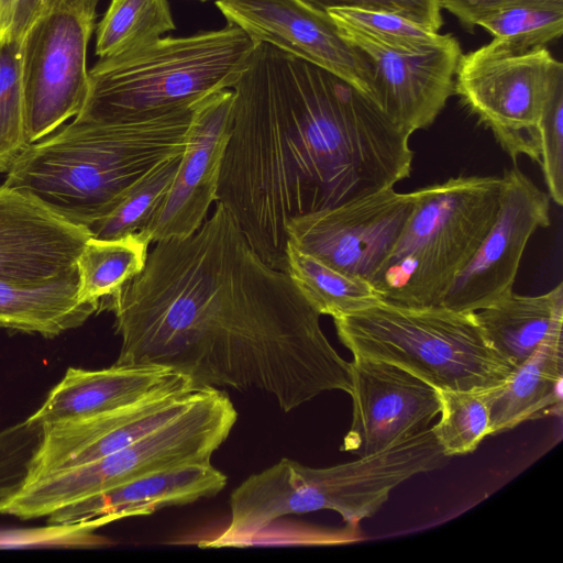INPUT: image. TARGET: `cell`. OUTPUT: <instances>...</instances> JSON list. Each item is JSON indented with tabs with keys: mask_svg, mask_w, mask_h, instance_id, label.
<instances>
[{
	"mask_svg": "<svg viewBox=\"0 0 563 563\" xmlns=\"http://www.w3.org/2000/svg\"><path fill=\"white\" fill-rule=\"evenodd\" d=\"M217 202L249 246L285 271L290 219L394 188L409 177L411 134L345 79L257 43L232 88Z\"/></svg>",
	"mask_w": 563,
	"mask_h": 563,
	"instance_id": "6da1fadb",
	"label": "cell"
},
{
	"mask_svg": "<svg viewBox=\"0 0 563 563\" xmlns=\"http://www.w3.org/2000/svg\"><path fill=\"white\" fill-rule=\"evenodd\" d=\"M285 271L243 234L209 316L166 362L194 387L258 389L289 412L324 391H351V363Z\"/></svg>",
	"mask_w": 563,
	"mask_h": 563,
	"instance_id": "7a4b0ae2",
	"label": "cell"
},
{
	"mask_svg": "<svg viewBox=\"0 0 563 563\" xmlns=\"http://www.w3.org/2000/svg\"><path fill=\"white\" fill-rule=\"evenodd\" d=\"M197 103L121 120L73 119L29 144L3 185L88 229L125 187L162 161L184 154Z\"/></svg>",
	"mask_w": 563,
	"mask_h": 563,
	"instance_id": "3957f363",
	"label": "cell"
},
{
	"mask_svg": "<svg viewBox=\"0 0 563 563\" xmlns=\"http://www.w3.org/2000/svg\"><path fill=\"white\" fill-rule=\"evenodd\" d=\"M241 236L217 202L194 234L155 242L142 271L100 301L121 338L117 364L165 366L211 312Z\"/></svg>",
	"mask_w": 563,
	"mask_h": 563,
	"instance_id": "277c9868",
	"label": "cell"
},
{
	"mask_svg": "<svg viewBox=\"0 0 563 563\" xmlns=\"http://www.w3.org/2000/svg\"><path fill=\"white\" fill-rule=\"evenodd\" d=\"M257 43L232 24L186 37L158 38L100 58L89 70L85 104L74 118L111 121L195 104L231 89Z\"/></svg>",
	"mask_w": 563,
	"mask_h": 563,
	"instance_id": "5b68a950",
	"label": "cell"
},
{
	"mask_svg": "<svg viewBox=\"0 0 563 563\" xmlns=\"http://www.w3.org/2000/svg\"><path fill=\"white\" fill-rule=\"evenodd\" d=\"M500 192L498 176L451 177L417 190L412 213L371 282L382 301L441 306L489 231Z\"/></svg>",
	"mask_w": 563,
	"mask_h": 563,
	"instance_id": "8992f818",
	"label": "cell"
},
{
	"mask_svg": "<svg viewBox=\"0 0 563 563\" xmlns=\"http://www.w3.org/2000/svg\"><path fill=\"white\" fill-rule=\"evenodd\" d=\"M333 320L354 357L397 365L438 390L490 391L516 369L489 346L474 312L379 301Z\"/></svg>",
	"mask_w": 563,
	"mask_h": 563,
	"instance_id": "52a82bcc",
	"label": "cell"
},
{
	"mask_svg": "<svg viewBox=\"0 0 563 563\" xmlns=\"http://www.w3.org/2000/svg\"><path fill=\"white\" fill-rule=\"evenodd\" d=\"M236 419V409L224 390L200 387L184 412L131 444L78 467L1 487L0 515L24 520L48 517L137 477L210 464Z\"/></svg>",
	"mask_w": 563,
	"mask_h": 563,
	"instance_id": "ba28073f",
	"label": "cell"
},
{
	"mask_svg": "<svg viewBox=\"0 0 563 563\" xmlns=\"http://www.w3.org/2000/svg\"><path fill=\"white\" fill-rule=\"evenodd\" d=\"M563 65L545 47L510 52L493 41L461 56L454 93L516 162L540 163L538 125Z\"/></svg>",
	"mask_w": 563,
	"mask_h": 563,
	"instance_id": "9c48e42d",
	"label": "cell"
},
{
	"mask_svg": "<svg viewBox=\"0 0 563 563\" xmlns=\"http://www.w3.org/2000/svg\"><path fill=\"white\" fill-rule=\"evenodd\" d=\"M99 0H51L25 33L21 73L26 143L52 134L82 109L87 48Z\"/></svg>",
	"mask_w": 563,
	"mask_h": 563,
	"instance_id": "30bf717a",
	"label": "cell"
},
{
	"mask_svg": "<svg viewBox=\"0 0 563 563\" xmlns=\"http://www.w3.org/2000/svg\"><path fill=\"white\" fill-rule=\"evenodd\" d=\"M417 194L383 189L292 218L288 242L350 276L369 283L389 256L413 211Z\"/></svg>",
	"mask_w": 563,
	"mask_h": 563,
	"instance_id": "8fae6325",
	"label": "cell"
},
{
	"mask_svg": "<svg viewBox=\"0 0 563 563\" xmlns=\"http://www.w3.org/2000/svg\"><path fill=\"white\" fill-rule=\"evenodd\" d=\"M176 373L141 399L92 417L43 427L22 481L31 482L107 456L184 412L198 397Z\"/></svg>",
	"mask_w": 563,
	"mask_h": 563,
	"instance_id": "7c38bea8",
	"label": "cell"
},
{
	"mask_svg": "<svg viewBox=\"0 0 563 563\" xmlns=\"http://www.w3.org/2000/svg\"><path fill=\"white\" fill-rule=\"evenodd\" d=\"M550 224V197L519 168L507 169L496 218L468 263L455 276L441 307L476 312L512 294L531 235Z\"/></svg>",
	"mask_w": 563,
	"mask_h": 563,
	"instance_id": "4fadbf2b",
	"label": "cell"
},
{
	"mask_svg": "<svg viewBox=\"0 0 563 563\" xmlns=\"http://www.w3.org/2000/svg\"><path fill=\"white\" fill-rule=\"evenodd\" d=\"M351 378L353 412L344 452L384 451L426 431L440 415L439 390L397 365L354 357Z\"/></svg>",
	"mask_w": 563,
	"mask_h": 563,
	"instance_id": "5bb4252c",
	"label": "cell"
},
{
	"mask_svg": "<svg viewBox=\"0 0 563 563\" xmlns=\"http://www.w3.org/2000/svg\"><path fill=\"white\" fill-rule=\"evenodd\" d=\"M233 107V89L214 92L196 104L176 177L158 209L140 231L150 243L185 239L207 219L210 207L217 202Z\"/></svg>",
	"mask_w": 563,
	"mask_h": 563,
	"instance_id": "9a60e30c",
	"label": "cell"
},
{
	"mask_svg": "<svg viewBox=\"0 0 563 563\" xmlns=\"http://www.w3.org/2000/svg\"><path fill=\"white\" fill-rule=\"evenodd\" d=\"M228 24L351 82L371 98L366 56L341 34L329 13L301 0H217Z\"/></svg>",
	"mask_w": 563,
	"mask_h": 563,
	"instance_id": "2e32d148",
	"label": "cell"
},
{
	"mask_svg": "<svg viewBox=\"0 0 563 563\" xmlns=\"http://www.w3.org/2000/svg\"><path fill=\"white\" fill-rule=\"evenodd\" d=\"M341 34L367 58L372 68L371 99L399 129L409 134L431 125L454 93L462 56L453 36L419 54H401L339 27Z\"/></svg>",
	"mask_w": 563,
	"mask_h": 563,
	"instance_id": "e0dca14e",
	"label": "cell"
},
{
	"mask_svg": "<svg viewBox=\"0 0 563 563\" xmlns=\"http://www.w3.org/2000/svg\"><path fill=\"white\" fill-rule=\"evenodd\" d=\"M90 236L30 195L0 186V282L40 285L74 274Z\"/></svg>",
	"mask_w": 563,
	"mask_h": 563,
	"instance_id": "ac0fdd59",
	"label": "cell"
},
{
	"mask_svg": "<svg viewBox=\"0 0 563 563\" xmlns=\"http://www.w3.org/2000/svg\"><path fill=\"white\" fill-rule=\"evenodd\" d=\"M225 485L227 476L211 463L177 467L111 487L55 511L47 521L63 527L98 528L212 497Z\"/></svg>",
	"mask_w": 563,
	"mask_h": 563,
	"instance_id": "d6986e66",
	"label": "cell"
},
{
	"mask_svg": "<svg viewBox=\"0 0 563 563\" xmlns=\"http://www.w3.org/2000/svg\"><path fill=\"white\" fill-rule=\"evenodd\" d=\"M176 372L155 364H113L101 369L69 367L29 418L42 427L84 419L130 405Z\"/></svg>",
	"mask_w": 563,
	"mask_h": 563,
	"instance_id": "ffe728a7",
	"label": "cell"
},
{
	"mask_svg": "<svg viewBox=\"0 0 563 563\" xmlns=\"http://www.w3.org/2000/svg\"><path fill=\"white\" fill-rule=\"evenodd\" d=\"M489 346L516 368L563 329V284L549 291L509 296L474 312Z\"/></svg>",
	"mask_w": 563,
	"mask_h": 563,
	"instance_id": "44dd1931",
	"label": "cell"
},
{
	"mask_svg": "<svg viewBox=\"0 0 563 563\" xmlns=\"http://www.w3.org/2000/svg\"><path fill=\"white\" fill-rule=\"evenodd\" d=\"M563 333L547 340L498 388L488 393L489 435L562 408Z\"/></svg>",
	"mask_w": 563,
	"mask_h": 563,
	"instance_id": "7402d4cb",
	"label": "cell"
},
{
	"mask_svg": "<svg viewBox=\"0 0 563 563\" xmlns=\"http://www.w3.org/2000/svg\"><path fill=\"white\" fill-rule=\"evenodd\" d=\"M99 305L78 297L77 272L56 280L26 285L0 282V327L56 336L84 324Z\"/></svg>",
	"mask_w": 563,
	"mask_h": 563,
	"instance_id": "603a6c76",
	"label": "cell"
},
{
	"mask_svg": "<svg viewBox=\"0 0 563 563\" xmlns=\"http://www.w3.org/2000/svg\"><path fill=\"white\" fill-rule=\"evenodd\" d=\"M285 272L320 316L335 319L382 301L368 280L334 269L290 242L285 250Z\"/></svg>",
	"mask_w": 563,
	"mask_h": 563,
	"instance_id": "cb8c5ba5",
	"label": "cell"
},
{
	"mask_svg": "<svg viewBox=\"0 0 563 563\" xmlns=\"http://www.w3.org/2000/svg\"><path fill=\"white\" fill-rule=\"evenodd\" d=\"M150 244L140 232L115 239L90 236L76 261L79 300L99 305L100 311L102 299L142 271Z\"/></svg>",
	"mask_w": 563,
	"mask_h": 563,
	"instance_id": "d4e9b609",
	"label": "cell"
},
{
	"mask_svg": "<svg viewBox=\"0 0 563 563\" xmlns=\"http://www.w3.org/2000/svg\"><path fill=\"white\" fill-rule=\"evenodd\" d=\"M181 156L162 161L125 187L88 228L91 236L115 239L143 230L167 195Z\"/></svg>",
	"mask_w": 563,
	"mask_h": 563,
	"instance_id": "484cf974",
	"label": "cell"
},
{
	"mask_svg": "<svg viewBox=\"0 0 563 563\" xmlns=\"http://www.w3.org/2000/svg\"><path fill=\"white\" fill-rule=\"evenodd\" d=\"M175 30L167 0H112L98 24L96 54L119 55Z\"/></svg>",
	"mask_w": 563,
	"mask_h": 563,
	"instance_id": "4316f807",
	"label": "cell"
},
{
	"mask_svg": "<svg viewBox=\"0 0 563 563\" xmlns=\"http://www.w3.org/2000/svg\"><path fill=\"white\" fill-rule=\"evenodd\" d=\"M477 26L488 31L497 46L510 52L545 47L562 35L563 4L530 2L506 7L482 19Z\"/></svg>",
	"mask_w": 563,
	"mask_h": 563,
	"instance_id": "83f0119b",
	"label": "cell"
},
{
	"mask_svg": "<svg viewBox=\"0 0 563 563\" xmlns=\"http://www.w3.org/2000/svg\"><path fill=\"white\" fill-rule=\"evenodd\" d=\"M328 13L339 27L401 54L424 53L451 38L397 14L346 8Z\"/></svg>",
	"mask_w": 563,
	"mask_h": 563,
	"instance_id": "f1b7e54d",
	"label": "cell"
},
{
	"mask_svg": "<svg viewBox=\"0 0 563 563\" xmlns=\"http://www.w3.org/2000/svg\"><path fill=\"white\" fill-rule=\"evenodd\" d=\"M488 393L439 390L441 418L431 428L449 457L473 452L489 435Z\"/></svg>",
	"mask_w": 563,
	"mask_h": 563,
	"instance_id": "f546056e",
	"label": "cell"
},
{
	"mask_svg": "<svg viewBox=\"0 0 563 563\" xmlns=\"http://www.w3.org/2000/svg\"><path fill=\"white\" fill-rule=\"evenodd\" d=\"M22 42L0 36V173L27 146L21 73Z\"/></svg>",
	"mask_w": 563,
	"mask_h": 563,
	"instance_id": "4dcf8cb0",
	"label": "cell"
},
{
	"mask_svg": "<svg viewBox=\"0 0 563 563\" xmlns=\"http://www.w3.org/2000/svg\"><path fill=\"white\" fill-rule=\"evenodd\" d=\"M540 165L549 197L563 203V82L549 98L538 125Z\"/></svg>",
	"mask_w": 563,
	"mask_h": 563,
	"instance_id": "1f68e13d",
	"label": "cell"
},
{
	"mask_svg": "<svg viewBox=\"0 0 563 563\" xmlns=\"http://www.w3.org/2000/svg\"><path fill=\"white\" fill-rule=\"evenodd\" d=\"M42 431L43 427L30 418L0 431V488L25 476Z\"/></svg>",
	"mask_w": 563,
	"mask_h": 563,
	"instance_id": "d6a6232c",
	"label": "cell"
},
{
	"mask_svg": "<svg viewBox=\"0 0 563 563\" xmlns=\"http://www.w3.org/2000/svg\"><path fill=\"white\" fill-rule=\"evenodd\" d=\"M310 8L328 13L332 9H360L400 15L438 32L442 24L439 0H301Z\"/></svg>",
	"mask_w": 563,
	"mask_h": 563,
	"instance_id": "836d02e7",
	"label": "cell"
},
{
	"mask_svg": "<svg viewBox=\"0 0 563 563\" xmlns=\"http://www.w3.org/2000/svg\"><path fill=\"white\" fill-rule=\"evenodd\" d=\"M548 2L563 4V0H439L441 9L451 12L467 30H473L488 14L515 4Z\"/></svg>",
	"mask_w": 563,
	"mask_h": 563,
	"instance_id": "e575fe53",
	"label": "cell"
},
{
	"mask_svg": "<svg viewBox=\"0 0 563 563\" xmlns=\"http://www.w3.org/2000/svg\"><path fill=\"white\" fill-rule=\"evenodd\" d=\"M51 0H16L7 37L22 42Z\"/></svg>",
	"mask_w": 563,
	"mask_h": 563,
	"instance_id": "d590c367",
	"label": "cell"
},
{
	"mask_svg": "<svg viewBox=\"0 0 563 563\" xmlns=\"http://www.w3.org/2000/svg\"><path fill=\"white\" fill-rule=\"evenodd\" d=\"M16 0H0V36L9 30Z\"/></svg>",
	"mask_w": 563,
	"mask_h": 563,
	"instance_id": "8d00e7d4",
	"label": "cell"
},
{
	"mask_svg": "<svg viewBox=\"0 0 563 563\" xmlns=\"http://www.w3.org/2000/svg\"><path fill=\"white\" fill-rule=\"evenodd\" d=\"M200 1H207V0H200Z\"/></svg>",
	"mask_w": 563,
	"mask_h": 563,
	"instance_id": "74e56055",
	"label": "cell"
}]
</instances>
